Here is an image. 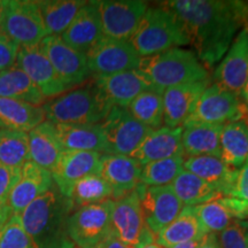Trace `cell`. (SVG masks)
I'll use <instances>...</instances> for the list:
<instances>
[{
    "instance_id": "1",
    "label": "cell",
    "mask_w": 248,
    "mask_h": 248,
    "mask_svg": "<svg viewBox=\"0 0 248 248\" xmlns=\"http://www.w3.org/2000/svg\"><path fill=\"white\" fill-rule=\"evenodd\" d=\"M166 6L184 23L190 44L208 70L221 62L237 31L248 23V7L243 1L172 0Z\"/></svg>"
},
{
    "instance_id": "2",
    "label": "cell",
    "mask_w": 248,
    "mask_h": 248,
    "mask_svg": "<svg viewBox=\"0 0 248 248\" xmlns=\"http://www.w3.org/2000/svg\"><path fill=\"white\" fill-rule=\"evenodd\" d=\"M74 210L69 198L53 183L18 216L35 248H76L68 233V221Z\"/></svg>"
},
{
    "instance_id": "3",
    "label": "cell",
    "mask_w": 248,
    "mask_h": 248,
    "mask_svg": "<svg viewBox=\"0 0 248 248\" xmlns=\"http://www.w3.org/2000/svg\"><path fill=\"white\" fill-rule=\"evenodd\" d=\"M129 42L142 59L188 45L190 37L181 18L164 5L146 9Z\"/></svg>"
},
{
    "instance_id": "4",
    "label": "cell",
    "mask_w": 248,
    "mask_h": 248,
    "mask_svg": "<svg viewBox=\"0 0 248 248\" xmlns=\"http://www.w3.org/2000/svg\"><path fill=\"white\" fill-rule=\"evenodd\" d=\"M46 120L54 124H98L113 107L95 85L94 79L68 90L43 105Z\"/></svg>"
},
{
    "instance_id": "5",
    "label": "cell",
    "mask_w": 248,
    "mask_h": 248,
    "mask_svg": "<svg viewBox=\"0 0 248 248\" xmlns=\"http://www.w3.org/2000/svg\"><path fill=\"white\" fill-rule=\"evenodd\" d=\"M139 70L148 77L160 93L173 86L209 79V71L197 54L181 47L142 58Z\"/></svg>"
},
{
    "instance_id": "6",
    "label": "cell",
    "mask_w": 248,
    "mask_h": 248,
    "mask_svg": "<svg viewBox=\"0 0 248 248\" xmlns=\"http://www.w3.org/2000/svg\"><path fill=\"white\" fill-rule=\"evenodd\" d=\"M138 187V186H137ZM111 234L132 248H142L155 243V235L142 216L137 188L119 200H114L110 214Z\"/></svg>"
},
{
    "instance_id": "7",
    "label": "cell",
    "mask_w": 248,
    "mask_h": 248,
    "mask_svg": "<svg viewBox=\"0 0 248 248\" xmlns=\"http://www.w3.org/2000/svg\"><path fill=\"white\" fill-rule=\"evenodd\" d=\"M0 30L18 46H37L47 36L38 1L32 0H6Z\"/></svg>"
},
{
    "instance_id": "8",
    "label": "cell",
    "mask_w": 248,
    "mask_h": 248,
    "mask_svg": "<svg viewBox=\"0 0 248 248\" xmlns=\"http://www.w3.org/2000/svg\"><path fill=\"white\" fill-rule=\"evenodd\" d=\"M105 137V153L131 155L152 129L141 124L124 107L113 106L101 122Z\"/></svg>"
},
{
    "instance_id": "9",
    "label": "cell",
    "mask_w": 248,
    "mask_h": 248,
    "mask_svg": "<svg viewBox=\"0 0 248 248\" xmlns=\"http://www.w3.org/2000/svg\"><path fill=\"white\" fill-rule=\"evenodd\" d=\"M246 116L247 107L243 98L213 83L200 95L191 116L186 121L224 125L244 121Z\"/></svg>"
},
{
    "instance_id": "10",
    "label": "cell",
    "mask_w": 248,
    "mask_h": 248,
    "mask_svg": "<svg viewBox=\"0 0 248 248\" xmlns=\"http://www.w3.org/2000/svg\"><path fill=\"white\" fill-rule=\"evenodd\" d=\"M114 200L80 207L71 213L68 233L76 247L92 248L111 233L110 214Z\"/></svg>"
},
{
    "instance_id": "11",
    "label": "cell",
    "mask_w": 248,
    "mask_h": 248,
    "mask_svg": "<svg viewBox=\"0 0 248 248\" xmlns=\"http://www.w3.org/2000/svg\"><path fill=\"white\" fill-rule=\"evenodd\" d=\"M85 55L89 69L94 76L139 69L141 62V58L129 40H117L108 37H102Z\"/></svg>"
},
{
    "instance_id": "12",
    "label": "cell",
    "mask_w": 248,
    "mask_h": 248,
    "mask_svg": "<svg viewBox=\"0 0 248 248\" xmlns=\"http://www.w3.org/2000/svg\"><path fill=\"white\" fill-rule=\"evenodd\" d=\"M104 37L130 40L148 8L140 0H99L97 1Z\"/></svg>"
},
{
    "instance_id": "13",
    "label": "cell",
    "mask_w": 248,
    "mask_h": 248,
    "mask_svg": "<svg viewBox=\"0 0 248 248\" xmlns=\"http://www.w3.org/2000/svg\"><path fill=\"white\" fill-rule=\"evenodd\" d=\"M38 46L69 90L83 85L92 76L86 55L68 46L60 36H46Z\"/></svg>"
},
{
    "instance_id": "14",
    "label": "cell",
    "mask_w": 248,
    "mask_h": 248,
    "mask_svg": "<svg viewBox=\"0 0 248 248\" xmlns=\"http://www.w3.org/2000/svg\"><path fill=\"white\" fill-rule=\"evenodd\" d=\"M137 190L145 223L152 233L156 235L184 209L181 200L173 193L170 185L147 186L139 184Z\"/></svg>"
},
{
    "instance_id": "15",
    "label": "cell",
    "mask_w": 248,
    "mask_h": 248,
    "mask_svg": "<svg viewBox=\"0 0 248 248\" xmlns=\"http://www.w3.org/2000/svg\"><path fill=\"white\" fill-rule=\"evenodd\" d=\"M248 78V23L234 37L228 52L215 68L214 83L240 95Z\"/></svg>"
},
{
    "instance_id": "16",
    "label": "cell",
    "mask_w": 248,
    "mask_h": 248,
    "mask_svg": "<svg viewBox=\"0 0 248 248\" xmlns=\"http://www.w3.org/2000/svg\"><path fill=\"white\" fill-rule=\"evenodd\" d=\"M16 66L30 77L45 99H53L69 90L38 45L20 46Z\"/></svg>"
},
{
    "instance_id": "17",
    "label": "cell",
    "mask_w": 248,
    "mask_h": 248,
    "mask_svg": "<svg viewBox=\"0 0 248 248\" xmlns=\"http://www.w3.org/2000/svg\"><path fill=\"white\" fill-rule=\"evenodd\" d=\"M94 83L111 106L126 108L141 93L157 91L141 70H128L113 75L94 76ZM159 92V91H157Z\"/></svg>"
},
{
    "instance_id": "18",
    "label": "cell",
    "mask_w": 248,
    "mask_h": 248,
    "mask_svg": "<svg viewBox=\"0 0 248 248\" xmlns=\"http://www.w3.org/2000/svg\"><path fill=\"white\" fill-rule=\"evenodd\" d=\"M142 166L130 155L101 154L99 173L113 191V200L131 193L140 184Z\"/></svg>"
},
{
    "instance_id": "19",
    "label": "cell",
    "mask_w": 248,
    "mask_h": 248,
    "mask_svg": "<svg viewBox=\"0 0 248 248\" xmlns=\"http://www.w3.org/2000/svg\"><path fill=\"white\" fill-rule=\"evenodd\" d=\"M52 185V173L36 163L28 161L21 168L20 179L7 198L12 215H20L29 204L47 192Z\"/></svg>"
},
{
    "instance_id": "20",
    "label": "cell",
    "mask_w": 248,
    "mask_h": 248,
    "mask_svg": "<svg viewBox=\"0 0 248 248\" xmlns=\"http://www.w3.org/2000/svg\"><path fill=\"white\" fill-rule=\"evenodd\" d=\"M209 85L210 78L164 90L162 93L164 126L170 129L182 126L191 116L200 95Z\"/></svg>"
},
{
    "instance_id": "21",
    "label": "cell",
    "mask_w": 248,
    "mask_h": 248,
    "mask_svg": "<svg viewBox=\"0 0 248 248\" xmlns=\"http://www.w3.org/2000/svg\"><path fill=\"white\" fill-rule=\"evenodd\" d=\"M102 37L104 32L97 1H86L60 38L68 46L86 54Z\"/></svg>"
},
{
    "instance_id": "22",
    "label": "cell",
    "mask_w": 248,
    "mask_h": 248,
    "mask_svg": "<svg viewBox=\"0 0 248 248\" xmlns=\"http://www.w3.org/2000/svg\"><path fill=\"white\" fill-rule=\"evenodd\" d=\"M100 153L97 152H63L57 166L52 170L55 186L64 197L79 179L91 173L99 172Z\"/></svg>"
},
{
    "instance_id": "23",
    "label": "cell",
    "mask_w": 248,
    "mask_h": 248,
    "mask_svg": "<svg viewBox=\"0 0 248 248\" xmlns=\"http://www.w3.org/2000/svg\"><path fill=\"white\" fill-rule=\"evenodd\" d=\"M184 170H187L209 184L222 197H230L234 190L239 170L231 168L212 155L186 157Z\"/></svg>"
},
{
    "instance_id": "24",
    "label": "cell",
    "mask_w": 248,
    "mask_h": 248,
    "mask_svg": "<svg viewBox=\"0 0 248 248\" xmlns=\"http://www.w3.org/2000/svg\"><path fill=\"white\" fill-rule=\"evenodd\" d=\"M177 155H185L182 146V126L175 129L162 126L157 130H152L130 156L137 160L141 166H145Z\"/></svg>"
},
{
    "instance_id": "25",
    "label": "cell",
    "mask_w": 248,
    "mask_h": 248,
    "mask_svg": "<svg viewBox=\"0 0 248 248\" xmlns=\"http://www.w3.org/2000/svg\"><path fill=\"white\" fill-rule=\"evenodd\" d=\"M223 125L185 121L182 125V146L186 157L212 155L221 157L219 137Z\"/></svg>"
},
{
    "instance_id": "26",
    "label": "cell",
    "mask_w": 248,
    "mask_h": 248,
    "mask_svg": "<svg viewBox=\"0 0 248 248\" xmlns=\"http://www.w3.org/2000/svg\"><path fill=\"white\" fill-rule=\"evenodd\" d=\"M30 161L49 172L54 169L63 154L55 124L45 120L28 132Z\"/></svg>"
},
{
    "instance_id": "27",
    "label": "cell",
    "mask_w": 248,
    "mask_h": 248,
    "mask_svg": "<svg viewBox=\"0 0 248 248\" xmlns=\"http://www.w3.org/2000/svg\"><path fill=\"white\" fill-rule=\"evenodd\" d=\"M55 129L64 152L105 153V137L101 123L55 124Z\"/></svg>"
},
{
    "instance_id": "28",
    "label": "cell",
    "mask_w": 248,
    "mask_h": 248,
    "mask_svg": "<svg viewBox=\"0 0 248 248\" xmlns=\"http://www.w3.org/2000/svg\"><path fill=\"white\" fill-rule=\"evenodd\" d=\"M45 120L42 106L0 98V129L29 132Z\"/></svg>"
},
{
    "instance_id": "29",
    "label": "cell",
    "mask_w": 248,
    "mask_h": 248,
    "mask_svg": "<svg viewBox=\"0 0 248 248\" xmlns=\"http://www.w3.org/2000/svg\"><path fill=\"white\" fill-rule=\"evenodd\" d=\"M219 148L223 162L239 170L248 161V124L245 121L224 124L219 137Z\"/></svg>"
},
{
    "instance_id": "30",
    "label": "cell",
    "mask_w": 248,
    "mask_h": 248,
    "mask_svg": "<svg viewBox=\"0 0 248 248\" xmlns=\"http://www.w3.org/2000/svg\"><path fill=\"white\" fill-rule=\"evenodd\" d=\"M0 98L14 99L35 106H43L46 101L30 77L16 64L11 69L0 71Z\"/></svg>"
},
{
    "instance_id": "31",
    "label": "cell",
    "mask_w": 248,
    "mask_h": 248,
    "mask_svg": "<svg viewBox=\"0 0 248 248\" xmlns=\"http://www.w3.org/2000/svg\"><path fill=\"white\" fill-rule=\"evenodd\" d=\"M203 235L206 233L201 229L192 207H184L177 218L155 235V243L162 248H171Z\"/></svg>"
},
{
    "instance_id": "32",
    "label": "cell",
    "mask_w": 248,
    "mask_h": 248,
    "mask_svg": "<svg viewBox=\"0 0 248 248\" xmlns=\"http://www.w3.org/2000/svg\"><path fill=\"white\" fill-rule=\"evenodd\" d=\"M86 1L82 0H42L38 7L47 36H61Z\"/></svg>"
},
{
    "instance_id": "33",
    "label": "cell",
    "mask_w": 248,
    "mask_h": 248,
    "mask_svg": "<svg viewBox=\"0 0 248 248\" xmlns=\"http://www.w3.org/2000/svg\"><path fill=\"white\" fill-rule=\"evenodd\" d=\"M170 187L184 207L199 206L222 197L209 184L187 170H183Z\"/></svg>"
},
{
    "instance_id": "34",
    "label": "cell",
    "mask_w": 248,
    "mask_h": 248,
    "mask_svg": "<svg viewBox=\"0 0 248 248\" xmlns=\"http://www.w3.org/2000/svg\"><path fill=\"white\" fill-rule=\"evenodd\" d=\"M68 198L73 202L74 209H77L89 204L110 200V198H113V191L100 173L95 172L76 182L71 187Z\"/></svg>"
},
{
    "instance_id": "35",
    "label": "cell",
    "mask_w": 248,
    "mask_h": 248,
    "mask_svg": "<svg viewBox=\"0 0 248 248\" xmlns=\"http://www.w3.org/2000/svg\"><path fill=\"white\" fill-rule=\"evenodd\" d=\"M201 229L206 234L219 233L234 221L233 214L225 197H219L208 202L192 207Z\"/></svg>"
},
{
    "instance_id": "36",
    "label": "cell",
    "mask_w": 248,
    "mask_h": 248,
    "mask_svg": "<svg viewBox=\"0 0 248 248\" xmlns=\"http://www.w3.org/2000/svg\"><path fill=\"white\" fill-rule=\"evenodd\" d=\"M30 161L28 132L0 129V163L21 169Z\"/></svg>"
},
{
    "instance_id": "37",
    "label": "cell",
    "mask_w": 248,
    "mask_h": 248,
    "mask_svg": "<svg viewBox=\"0 0 248 248\" xmlns=\"http://www.w3.org/2000/svg\"><path fill=\"white\" fill-rule=\"evenodd\" d=\"M129 113L152 130L162 128L163 124V99L162 93L146 91L139 94L131 104L126 107Z\"/></svg>"
},
{
    "instance_id": "38",
    "label": "cell",
    "mask_w": 248,
    "mask_h": 248,
    "mask_svg": "<svg viewBox=\"0 0 248 248\" xmlns=\"http://www.w3.org/2000/svg\"><path fill=\"white\" fill-rule=\"evenodd\" d=\"M185 159V155H177L145 164L141 170L140 184L147 187L170 185L184 170Z\"/></svg>"
},
{
    "instance_id": "39",
    "label": "cell",
    "mask_w": 248,
    "mask_h": 248,
    "mask_svg": "<svg viewBox=\"0 0 248 248\" xmlns=\"http://www.w3.org/2000/svg\"><path fill=\"white\" fill-rule=\"evenodd\" d=\"M0 248H35L18 215H12L0 231Z\"/></svg>"
},
{
    "instance_id": "40",
    "label": "cell",
    "mask_w": 248,
    "mask_h": 248,
    "mask_svg": "<svg viewBox=\"0 0 248 248\" xmlns=\"http://www.w3.org/2000/svg\"><path fill=\"white\" fill-rule=\"evenodd\" d=\"M217 238L222 248H248V221L234 219Z\"/></svg>"
},
{
    "instance_id": "41",
    "label": "cell",
    "mask_w": 248,
    "mask_h": 248,
    "mask_svg": "<svg viewBox=\"0 0 248 248\" xmlns=\"http://www.w3.org/2000/svg\"><path fill=\"white\" fill-rule=\"evenodd\" d=\"M18 46L0 30V71L11 69L16 64Z\"/></svg>"
},
{
    "instance_id": "42",
    "label": "cell",
    "mask_w": 248,
    "mask_h": 248,
    "mask_svg": "<svg viewBox=\"0 0 248 248\" xmlns=\"http://www.w3.org/2000/svg\"><path fill=\"white\" fill-rule=\"evenodd\" d=\"M21 169L0 163V201H7L12 188L18 182Z\"/></svg>"
},
{
    "instance_id": "43",
    "label": "cell",
    "mask_w": 248,
    "mask_h": 248,
    "mask_svg": "<svg viewBox=\"0 0 248 248\" xmlns=\"http://www.w3.org/2000/svg\"><path fill=\"white\" fill-rule=\"evenodd\" d=\"M230 197L248 206V161L239 169L234 190Z\"/></svg>"
},
{
    "instance_id": "44",
    "label": "cell",
    "mask_w": 248,
    "mask_h": 248,
    "mask_svg": "<svg viewBox=\"0 0 248 248\" xmlns=\"http://www.w3.org/2000/svg\"><path fill=\"white\" fill-rule=\"evenodd\" d=\"M92 248H132V247L122 243L120 239H117L115 235L110 233L107 238H105L101 243H99L97 246Z\"/></svg>"
},
{
    "instance_id": "45",
    "label": "cell",
    "mask_w": 248,
    "mask_h": 248,
    "mask_svg": "<svg viewBox=\"0 0 248 248\" xmlns=\"http://www.w3.org/2000/svg\"><path fill=\"white\" fill-rule=\"evenodd\" d=\"M198 248H222L218 243V238L216 233H208L204 235L203 240L201 241Z\"/></svg>"
},
{
    "instance_id": "46",
    "label": "cell",
    "mask_w": 248,
    "mask_h": 248,
    "mask_svg": "<svg viewBox=\"0 0 248 248\" xmlns=\"http://www.w3.org/2000/svg\"><path fill=\"white\" fill-rule=\"evenodd\" d=\"M12 212L9 209L7 201H0V231L2 230L6 223L11 218Z\"/></svg>"
},
{
    "instance_id": "47",
    "label": "cell",
    "mask_w": 248,
    "mask_h": 248,
    "mask_svg": "<svg viewBox=\"0 0 248 248\" xmlns=\"http://www.w3.org/2000/svg\"><path fill=\"white\" fill-rule=\"evenodd\" d=\"M203 238H204V235H203V237L197 238V239H194V240L187 241V243L177 245V246H173L171 248H198V247H199V245L201 244V241L203 240Z\"/></svg>"
},
{
    "instance_id": "48",
    "label": "cell",
    "mask_w": 248,
    "mask_h": 248,
    "mask_svg": "<svg viewBox=\"0 0 248 248\" xmlns=\"http://www.w3.org/2000/svg\"><path fill=\"white\" fill-rule=\"evenodd\" d=\"M4 5H5V1L0 0V27H1L2 16H4Z\"/></svg>"
},
{
    "instance_id": "49",
    "label": "cell",
    "mask_w": 248,
    "mask_h": 248,
    "mask_svg": "<svg viewBox=\"0 0 248 248\" xmlns=\"http://www.w3.org/2000/svg\"><path fill=\"white\" fill-rule=\"evenodd\" d=\"M142 248H162V247H160L156 243H152V244L147 245V246H145V247H142Z\"/></svg>"
},
{
    "instance_id": "50",
    "label": "cell",
    "mask_w": 248,
    "mask_h": 248,
    "mask_svg": "<svg viewBox=\"0 0 248 248\" xmlns=\"http://www.w3.org/2000/svg\"><path fill=\"white\" fill-rule=\"evenodd\" d=\"M247 94H248V78H247L246 84H245V88H244V91H243V94H241V97H243V95H247Z\"/></svg>"
},
{
    "instance_id": "51",
    "label": "cell",
    "mask_w": 248,
    "mask_h": 248,
    "mask_svg": "<svg viewBox=\"0 0 248 248\" xmlns=\"http://www.w3.org/2000/svg\"><path fill=\"white\" fill-rule=\"evenodd\" d=\"M243 100H244V102H245V105H246V107H247V114H248V94L247 95H243Z\"/></svg>"
},
{
    "instance_id": "52",
    "label": "cell",
    "mask_w": 248,
    "mask_h": 248,
    "mask_svg": "<svg viewBox=\"0 0 248 248\" xmlns=\"http://www.w3.org/2000/svg\"><path fill=\"white\" fill-rule=\"evenodd\" d=\"M244 121H245V122H246V123L248 124V114H247V116L245 117V120H244Z\"/></svg>"
},
{
    "instance_id": "53",
    "label": "cell",
    "mask_w": 248,
    "mask_h": 248,
    "mask_svg": "<svg viewBox=\"0 0 248 248\" xmlns=\"http://www.w3.org/2000/svg\"><path fill=\"white\" fill-rule=\"evenodd\" d=\"M246 4H247V7H248V1H247V2H246Z\"/></svg>"
},
{
    "instance_id": "54",
    "label": "cell",
    "mask_w": 248,
    "mask_h": 248,
    "mask_svg": "<svg viewBox=\"0 0 248 248\" xmlns=\"http://www.w3.org/2000/svg\"><path fill=\"white\" fill-rule=\"evenodd\" d=\"M76 248H79V247H76Z\"/></svg>"
}]
</instances>
